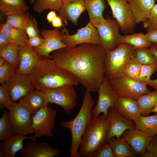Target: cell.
Listing matches in <instances>:
<instances>
[{
  "label": "cell",
  "mask_w": 157,
  "mask_h": 157,
  "mask_svg": "<svg viewBox=\"0 0 157 157\" xmlns=\"http://www.w3.org/2000/svg\"><path fill=\"white\" fill-rule=\"evenodd\" d=\"M106 50L101 45L85 43L51 52L56 64L70 73L90 92H98L105 76Z\"/></svg>",
  "instance_id": "1"
},
{
  "label": "cell",
  "mask_w": 157,
  "mask_h": 157,
  "mask_svg": "<svg viewBox=\"0 0 157 157\" xmlns=\"http://www.w3.org/2000/svg\"><path fill=\"white\" fill-rule=\"evenodd\" d=\"M33 88L43 91L79 83L76 78L58 67L53 60L41 57L29 75Z\"/></svg>",
  "instance_id": "2"
},
{
  "label": "cell",
  "mask_w": 157,
  "mask_h": 157,
  "mask_svg": "<svg viewBox=\"0 0 157 157\" xmlns=\"http://www.w3.org/2000/svg\"><path fill=\"white\" fill-rule=\"evenodd\" d=\"M90 92L86 90L83 103L77 115L71 120L61 122L60 124L69 129L72 135V142L69 148L70 157H78L81 138L92 118V110L94 101Z\"/></svg>",
  "instance_id": "3"
},
{
  "label": "cell",
  "mask_w": 157,
  "mask_h": 157,
  "mask_svg": "<svg viewBox=\"0 0 157 157\" xmlns=\"http://www.w3.org/2000/svg\"><path fill=\"white\" fill-rule=\"evenodd\" d=\"M108 130L107 116L92 118L81 139L78 157H92L94 152L106 142Z\"/></svg>",
  "instance_id": "4"
},
{
  "label": "cell",
  "mask_w": 157,
  "mask_h": 157,
  "mask_svg": "<svg viewBox=\"0 0 157 157\" xmlns=\"http://www.w3.org/2000/svg\"><path fill=\"white\" fill-rule=\"evenodd\" d=\"M135 49L131 45L123 42L113 50H106L104 72L108 79L123 76L124 67L133 55Z\"/></svg>",
  "instance_id": "5"
},
{
  "label": "cell",
  "mask_w": 157,
  "mask_h": 157,
  "mask_svg": "<svg viewBox=\"0 0 157 157\" xmlns=\"http://www.w3.org/2000/svg\"><path fill=\"white\" fill-rule=\"evenodd\" d=\"M56 111L47 104L32 115L34 136L36 138L43 136L51 137L52 129L56 124Z\"/></svg>",
  "instance_id": "6"
},
{
  "label": "cell",
  "mask_w": 157,
  "mask_h": 157,
  "mask_svg": "<svg viewBox=\"0 0 157 157\" xmlns=\"http://www.w3.org/2000/svg\"><path fill=\"white\" fill-rule=\"evenodd\" d=\"M109 81L118 97L130 98L137 100L141 96L150 92L147 88V85L124 76L110 79Z\"/></svg>",
  "instance_id": "7"
},
{
  "label": "cell",
  "mask_w": 157,
  "mask_h": 157,
  "mask_svg": "<svg viewBox=\"0 0 157 157\" xmlns=\"http://www.w3.org/2000/svg\"><path fill=\"white\" fill-rule=\"evenodd\" d=\"M95 27L99 33L100 44L106 50H113L122 43L123 36L120 33V26L116 19L106 17Z\"/></svg>",
  "instance_id": "8"
},
{
  "label": "cell",
  "mask_w": 157,
  "mask_h": 157,
  "mask_svg": "<svg viewBox=\"0 0 157 157\" xmlns=\"http://www.w3.org/2000/svg\"><path fill=\"white\" fill-rule=\"evenodd\" d=\"M48 103L55 104L69 113L77 103V95L74 85H67L42 91Z\"/></svg>",
  "instance_id": "9"
},
{
  "label": "cell",
  "mask_w": 157,
  "mask_h": 157,
  "mask_svg": "<svg viewBox=\"0 0 157 157\" xmlns=\"http://www.w3.org/2000/svg\"><path fill=\"white\" fill-rule=\"evenodd\" d=\"M111 9L113 17L125 34H132L136 26L134 17L127 0H106Z\"/></svg>",
  "instance_id": "10"
},
{
  "label": "cell",
  "mask_w": 157,
  "mask_h": 157,
  "mask_svg": "<svg viewBox=\"0 0 157 157\" xmlns=\"http://www.w3.org/2000/svg\"><path fill=\"white\" fill-rule=\"evenodd\" d=\"M61 30L63 42L67 47H73L80 44L91 43L100 44V37L96 28L90 22L84 27L77 30L76 33L70 35L65 25Z\"/></svg>",
  "instance_id": "11"
},
{
  "label": "cell",
  "mask_w": 157,
  "mask_h": 157,
  "mask_svg": "<svg viewBox=\"0 0 157 157\" xmlns=\"http://www.w3.org/2000/svg\"><path fill=\"white\" fill-rule=\"evenodd\" d=\"M9 113L15 133L24 135L33 133L32 114L21 103L13 102Z\"/></svg>",
  "instance_id": "12"
},
{
  "label": "cell",
  "mask_w": 157,
  "mask_h": 157,
  "mask_svg": "<svg viewBox=\"0 0 157 157\" xmlns=\"http://www.w3.org/2000/svg\"><path fill=\"white\" fill-rule=\"evenodd\" d=\"M98 92L97 103L92 110V118L99 116L101 113L107 116L109 108L114 106L119 98L113 90L109 79L105 75Z\"/></svg>",
  "instance_id": "13"
},
{
  "label": "cell",
  "mask_w": 157,
  "mask_h": 157,
  "mask_svg": "<svg viewBox=\"0 0 157 157\" xmlns=\"http://www.w3.org/2000/svg\"><path fill=\"white\" fill-rule=\"evenodd\" d=\"M40 34L44 40V43L40 47L33 49L41 57L52 59L50 54L51 52L67 47L62 42V34L58 28L43 29Z\"/></svg>",
  "instance_id": "14"
},
{
  "label": "cell",
  "mask_w": 157,
  "mask_h": 157,
  "mask_svg": "<svg viewBox=\"0 0 157 157\" xmlns=\"http://www.w3.org/2000/svg\"><path fill=\"white\" fill-rule=\"evenodd\" d=\"M11 100L16 102L34 89L28 75L15 73L5 83Z\"/></svg>",
  "instance_id": "15"
},
{
  "label": "cell",
  "mask_w": 157,
  "mask_h": 157,
  "mask_svg": "<svg viewBox=\"0 0 157 157\" xmlns=\"http://www.w3.org/2000/svg\"><path fill=\"white\" fill-rule=\"evenodd\" d=\"M107 117L108 123L107 140L113 137L119 138L126 130L136 128L133 121L122 116L113 107L109 108Z\"/></svg>",
  "instance_id": "16"
},
{
  "label": "cell",
  "mask_w": 157,
  "mask_h": 157,
  "mask_svg": "<svg viewBox=\"0 0 157 157\" xmlns=\"http://www.w3.org/2000/svg\"><path fill=\"white\" fill-rule=\"evenodd\" d=\"M122 136L132 149L135 154L140 155L145 152L154 136L137 129H128Z\"/></svg>",
  "instance_id": "17"
},
{
  "label": "cell",
  "mask_w": 157,
  "mask_h": 157,
  "mask_svg": "<svg viewBox=\"0 0 157 157\" xmlns=\"http://www.w3.org/2000/svg\"><path fill=\"white\" fill-rule=\"evenodd\" d=\"M18 54L19 65L15 72L29 75L41 56L26 44L19 46Z\"/></svg>",
  "instance_id": "18"
},
{
  "label": "cell",
  "mask_w": 157,
  "mask_h": 157,
  "mask_svg": "<svg viewBox=\"0 0 157 157\" xmlns=\"http://www.w3.org/2000/svg\"><path fill=\"white\" fill-rule=\"evenodd\" d=\"M20 154L23 157H56L60 155V150L47 142L38 143L32 140L20 151Z\"/></svg>",
  "instance_id": "19"
},
{
  "label": "cell",
  "mask_w": 157,
  "mask_h": 157,
  "mask_svg": "<svg viewBox=\"0 0 157 157\" xmlns=\"http://www.w3.org/2000/svg\"><path fill=\"white\" fill-rule=\"evenodd\" d=\"M63 3L59 16L66 24L68 21L77 25L78 19L86 10L84 0H63Z\"/></svg>",
  "instance_id": "20"
},
{
  "label": "cell",
  "mask_w": 157,
  "mask_h": 157,
  "mask_svg": "<svg viewBox=\"0 0 157 157\" xmlns=\"http://www.w3.org/2000/svg\"><path fill=\"white\" fill-rule=\"evenodd\" d=\"M30 138L35 141L34 136H26L14 134L7 140L2 141L0 144V157H14L18 151L24 148V140Z\"/></svg>",
  "instance_id": "21"
},
{
  "label": "cell",
  "mask_w": 157,
  "mask_h": 157,
  "mask_svg": "<svg viewBox=\"0 0 157 157\" xmlns=\"http://www.w3.org/2000/svg\"><path fill=\"white\" fill-rule=\"evenodd\" d=\"M136 24L144 22L149 17L155 0H127Z\"/></svg>",
  "instance_id": "22"
},
{
  "label": "cell",
  "mask_w": 157,
  "mask_h": 157,
  "mask_svg": "<svg viewBox=\"0 0 157 157\" xmlns=\"http://www.w3.org/2000/svg\"><path fill=\"white\" fill-rule=\"evenodd\" d=\"M121 115L133 121L140 115L136 100L119 97L113 107Z\"/></svg>",
  "instance_id": "23"
},
{
  "label": "cell",
  "mask_w": 157,
  "mask_h": 157,
  "mask_svg": "<svg viewBox=\"0 0 157 157\" xmlns=\"http://www.w3.org/2000/svg\"><path fill=\"white\" fill-rule=\"evenodd\" d=\"M19 102L32 115L48 104L43 92L35 89L22 98L19 100Z\"/></svg>",
  "instance_id": "24"
},
{
  "label": "cell",
  "mask_w": 157,
  "mask_h": 157,
  "mask_svg": "<svg viewBox=\"0 0 157 157\" xmlns=\"http://www.w3.org/2000/svg\"><path fill=\"white\" fill-rule=\"evenodd\" d=\"M106 0H84L85 9L88 13L89 22L96 26L105 20L103 13L106 8Z\"/></svg>",
  "instance_id": "25"
},
{
  "label": "cell",
  "mask_w": 157,
  "mask_h": 157,
  "mask_svg": "<svg viewBox=\"0 0 157 157\" xmlns=\"http://www.w3.org/2000/svg\"><path fill=\"white\" fill-rule=\"evenodd\" d=\"M29 10L25 0H0V10L7 16L21 14Z\"/></svg>",
  "instance_id": "26"
},
{
  "label": "cell",
  "mask_w": 157,
  "mask_h": 157,
  "mask_svg": "<svg viewBox=\"0 0 157 157\" xmlns=\"http://www.w3.org/2000/svg\"><path fill=\"white\" fill-rule=\"evenodd\" d=\"M106 142L111 147L115 157H132L134 153L131 146L122 136L119 138L112 137Z\"/></svg>",
  "instance_id": "27"
},
{
  "label": "cell",
  "mask_w": 157,
  "mask_h": 157,
  "mask_svg": "<svg viewBox=\"0 0 157 157\" xmlns=\"http://www.w3.org/2000/svg\"><path fill=\"white\" fill-rule=\"evenodd\" d=\"M0 31L8 37L11 43L19 46L26 44L28 39L25 31L16 28L6 22L0 25Z\"/></svg>",
  "instance_id": "28"
},
{
  "label": "cell",
  "mask_w": 157,
  "mask_h": 157,
  "mask_svg": "<svg viewBox=\"0 0 157 157\" xmlns=\"http://www.w3.org/2000/svg\"><path fill=\"white\" fill-rule=\"evenodd\" d=\"M133 122L137 129L153 136L157 135V113L151 116L140 115Z\"/></svg>",
  "instance_id": "29"
},
{
  "label": "cell",
  "mask_w": 157,
  "mask_h": 157,
  "mask_svg": "<svg viewBox=\"0 0 157 157\" xmlns=\"http://www.w3.org/2000/svg\"><path fill=\"white\" fill-rule=\"evenodd\" d=\"M137 101L141 115H148L151 109L157 104V90L141 96Z\"/></svg>",
  "instance_id": "30"
},
{
  "label": "cell",
  "mask_w": 157,
  "mask_h": 157,
  "mask_svg": "<svg viewBox=\"0 0 157 157\" xmlns=\"http://www.w3.org/2000/svg\"><path fill=\"white\" fill-rule=\"evenodd\" d=\"M122 43H126L133 46L135 49L149 47L152 43L147 39L145 34L142 32L123 36Z\"/></svg>",
  "instance_id": "31"
},
{
  "label": "cell",
  "mask_w": 157,
  "mask_h": 157,
  "mask_svg": "<svg viewBox=\"0 0 157 157\" xmlns=\"http://www.w3.org/2000/svg\"><path fill=\"white\" fill-rule=\"evenodd\" d=\"M19 46L12 43L6 47L0 48V57L6 60L16 70L18 68L19 65L18 54Z\"/></svg>",
  "instance_id": "32"
},
{
  "label": "cell",
  "mask_w": 157,
  "mask_h": 157,
  "mask_svg": "<svg viewBox=\"0 0 157 157\" xmlns=\"http://www.w3.org/2000/svg\"><path fill=\"white\" fill-rule=\"evenodd\" d=\"M32 18L27 12L7 16L6 22L16 28L26 31V27Z\"/></svg>",
  "instance_id": "33"
},
{
  "label": "cell",
  "mask_w": 157,
  "mask_h": 157,
  "mask_svg": "<svg viewBox=\"0 0 157 157\" xmlns=\"http://www.w3.org/2000/svg\"><path fill=\"white\" fill-rule=\"evenodd\" d=\"M142 65L133 55L125 66L122 76L137 81Z\"/></svg>",
  "instance_id": "34"
},
{
  "label": "cell",
  "mask_w": 157,
  "mask_h": 157,
  "mask_svg": "<svg viewBox=\"0 0 157 157\" xmlns=\"http://www.w3.org/2000/svg\"><path fill=\"white\" fill-rule=\"evenodd\" d=\"M63 4V0H35L33 9L38 13H41L47 10L59 11Z\"/></svg>",
  "instance_id": "35"
},
{
  "label": "cell",
  "mask_w": 157,
  "mask_h": 157,
  "mask_svg": "<svg viewBox=\"0 0 157 157\" xmlns=\"http://www.w3.org/2000/svg\"><path fill=\"white\" fill-rule=\"evenodd\" d=\"M14 134L9 112L7 110L3 111L0 118V141H4Z\"/></svg>",
  "instance_id": "36"
},
{
  "label": "cell",
  "mask_w": 157,
  "mask_h": 157,
  "mask_svg": "<svg viewBox=\"0 0 157 157\" xmlns=\"http://www.w3.org/2000/svg\"><path fill=\"white\" fill-rule=\"evenodd\" d=\"M133 56L142 65H157V60L148 47L135 49Z\"/></svg>",
  "instance_id": "37"
},
{
  "label": "cell",
  "mask_w": 157,
  "mask_h": 157,
  "mask_svg": "<svg viewBox=\"0 0 157 157\" xmlns=\"http://www.w3.org/2000/svg\"><path fill=\"white\" fill-rule=\"evenodd\" d=\"M157 71V65H142L137 81L148 85L151 75Z\"/></svg>",
  "instance_id": "38"
},
{
  "label": "cell",
  "mask_w": 157,
  "mask_h": 157,
  "mask_svg": "<svg viewBox=\"0 0 157 157\" xmlns=\"http://www.w3.org/2000/svg\"><path fill=\"white\" fill-rule=\"evenodd\" d=\"M16 69L9 63L7 62L0 67V83H5L15 72Z\"/></svg>",
  "instance_id": "39"
},
{
  "label": "cell",
  "mask_w": 157,
  "mask_h": 157,
  "mask_svg": "<svg viewBox=\"0 0 157 157\" xmlns=\"http://www.w3.org/2000/svg\"><path fill=\"white\" fill-rule=\"evenodd\" d=\"M13 102L11 100L6 84H1L0 85V105L9 110L11 108Z\"/></svg>",
  "instance_id": "40"
},
{
  "label": "cell",
  "mask_w": 157,
  "mask_h": 157,
  "mask_svg": "<svg viewBox=\"0 0 157 157\" xmlns=\"http://www.w3.org/2000/svg\"><path fill=\"white\" fill-rule=\"evenodd\" d=\"M143 27L148 31L157 29V3L154 6L148 19L143 22Z\"/></svg>",
  "instance_id": "41"
},
{
  "label": "cell",
  "mask_w": 157,
  "mask_h": 157,
  "mask_svg": "<svg viewBox=\"0 0 157 157\" xmlns=\"http://www.w3.org/2000/svg\"><path fill=\"white\" fill-rule=\"evenodd\" d=\"M92 157H115L112 149L107 142L105 143L93 153Z\"/></svg>",
  "instance_id": "42"
},
{
  "label": "cell",
  "mask_w": 157,
  "mask_h": 157,
  "mask_svg": "<svg viewBox=\"0 0 157 157\" xmlns=\"http://www.w3.org/2000/svg\"><path fill=\"white\" fill-rule=\"evenodd\" d=\"M26 31L28 38L36 36L41 37L37 22L34 18H32L26 27Z\"/></svg>",
  "instance_id": "43"
},
{
  "label": "cell",
  "mask_w": 157,
  "mask_h": 157,
  "mask_svg": "<svg viewBox=\"0 0 157 157\" xmlns=\"http://www.w3.org/2000/svg\"><path fill=\"white\" fill-rule=\"evenodd\" d=\"M44 41V40L42 37L36 36L28 38L26 44L32 48H37L42 45Z\"/></svg>",
  "instance_id": "44"
},
{
  "label": "cell",
  "mask_w": 157,
  "mask_h": 157,
  "mask_svg": "<svg viewBox=\"0 0 157 157\" xmlns=\"http://www.w3.org/2000/svg\"><path fill=\"white\" fill-rule=\"evenodd\" d=\"M147 151L151 152L157 157V135L154 136L147 149Z\"/></svg>",
  "instance_id": "45"
},
{
  "label": "cell",
  "mask_w": 157,
  "mask_h": 157,
  "mask_svg": "<svg viewBox=\"0 0 157 157\" xmlns=\"http://www.w3.org/2000/svg\"><path fill=\"white\" fill-rule=\"evenodd\" d=\"M145 35L149 42L157 44V29L150 30Z\"/></svg>",
  "instance_id": "46"
},
{
  "label": "cell",
  "mask_w": 157,
  "mask_h": 157,
  "mask_svg": "<svg viewBox=\"0 0 157 157\" xmlns=\"http://www.w3.org/2000/svg\"><path fill=\"white\" fill-rule=\"evenodd\" d=\"M12 43L8 37L0 31V48L6 47Z\"/></svg>",
  "instance_id": "47"
},
{
  "label": "cell",
  "mask_w": 157,
  "mask_h": 157,
  "mask_svg": "<svg viewBox=\"0 0 157 157\" xmlns=\"http://www.w3.org/2000/svg\"><path fill=\"white\" fill-rule=\"evenodd\" d=\"M52 26L55 28H60L64 25L61 18L59 16L55 18L51 23Z\"/></svg>",
  "instance_id": "48"
},
{
  "label": "cell",
  "mask_w": 157,
  "mask_h": 157,
  "mask_svg": "<svg viewBox=\"0 0 157 157\" xmlns=\"http://www.w3.org/2000/svg\"><path fill=\"white\" fill-rule=\"evenodd\" d=\"M57 16L55 10H51L47 15V19L48 22L51 23Z\"/></svg>",
  "instance_id": "49"
},
{
  "label": "cell",
  "mask_w": 157,
  "mask_h": 157,
  "mask_svg": "<svg viewBox=\"0 0 157 157\" xmlns=\"http://www.w3.org/2000/svg\"><path fill=\"white\" fill-rule=\"evenodd\" d=\"M149 49L157 60V44L152 43Z\"/></svg>",
  "instance_id": "50"
},
{
  "label": "cell",
  "mask_w": 157,
  "mask_h": 157,
  "mask_svg": "<svg viewBox=\"0 0 157 157\" xmlns=\"http://www.w3.org/2000/svg\"><path fill=\"white\" fill-rule=\"evenodd\" d=\"M139 155L141 156L144 157H156L153 154L147 151L144 153Z\"/></svg>",
  "instance_id": "51"
},
{
  "label": "cell",
  "mask_w": 157,
  "mask_h": 157,
  "mask_svg": "<svg viewBox=\"0 0 157 157\" xmlns=\"http://www.w3.org/2000/svg\"><path fill=\"white\" fill-rule=\"evenodd\" d=\"M148 85L157 90V78L153 80H151Z\"/></svg>",
  "instance_id": "52"
},
{
  "label": "cell",
  "mask_w": 157,
  "mask_h": 157,
  "mask_svg": "<svg viewBox=\"0 0 157 157\" xmlns=\"http://www.w3.org/2000/svg\"><path fill=\"white\" fill-rule=\"evenodd\" d=\"M7 61L5 58L0 57V67L3 65Z\"/></svg>",
  "instance_id": "53"
},
{
  "label": "cell",
  "mask_w": 157,
  "mask_h": 157,
  "mask_svg": "<svg viewBox=\"0 0 157 157\" xmlns=\"http://www.w3.org/2000/svg\"><path fill=\"white\" fill-rule=\"evenodd\" d=\"M151 112L157 113V104L151 110Z\"/></svg>",
  "instance_id": "54"
},
{
  "label": "cell",
  "mask_w": 157,
  "mask_h": 157,
  "mask_svg": "<svg viewBox=\"0 0 157 157\" xmlns=\"http://www.w3.org/2000/svg\"><path fill=\"white\" fill-rule=\"evenodd\" d=\"M29 1L31 4H33L35 3V0H29Z\"/></svg>",
  "instance_id": "55"
}]
</instances>
